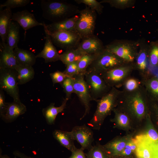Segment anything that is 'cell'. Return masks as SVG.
I'll return each instance as SVG.
<instances>
[{
  "mask_svg": "<svg viewBox=\"0 0 158 158\" xmlns=\"http://www.w3.org/2000/svg\"><path fill=\"white\" fill-rule=\"evenodd\" d=\"M117 106V108L138 121L145 118L150 113L148 96L142 84L133 91L122 90Z\"/></svg>",
  "mask_w": 158,
  "mask_h": 158,
  "instance_id": "6da1fadb",
  "label": "cell"
},
{
  "mask_svg": "<svg viewBox=\"0 0 158 158\" xmlns=\"http://www.w3.org/2000/svg\"><path fill=\"white\" fill-rule=\"evenodd\" d=\"M40 6L43 17L52 23L71 18L80 11L76 6L63 1L42 0Z\"/></svg>",
  "mask_w": 158,
  "mask_h": 158,
  "instance_id": "7a4b0ae2",
  "label": "cell"
},
{
  "mask_svg": "<svg viewBox=\"0 0 158 158\" xmlns=\"http://www.w3.org/2000/svg\"><path fill=\"white\" fill-rule=\"evenodd\" d=\"M121 91L117 88L112 87L107 93L95 101L97 103L96 110L88 123L92 129L99 130L105 118L117 106Z\"/></svg>",
  "mask_w": 158,
  "mask_h": 158,
  "instance_id": "3957f363",
  "label": "cell"
},
{
  "mask_svg": "<svg viewBox=\"0 0 158 158\" xmlns=\"http://www.w3.org/2000/svg\"><path fill=\"white\" fill-rule=\"evenodd\" d=\"M138 40H116L105 46V49L126 63H134L139 49Z\"/></svg>",
  "mask_w": 158,
  "mask_h": 158,
  "instance_id": "277c9868",
  "label": "cell"
},
{
  "mask_svg": "<svg viewBox=\"0 0 158 158\" xmlns=\"http://www.w3.org/2000/svg\"><path fill=\"white\" fill-rule=\"evenodd\" d=\"M96 13L87 6L80 11L78 18L75 23V29L82 39L94 35Z\"/></svg>",
  "mask_w": 158,
  "mask_h": 158,
  "instance_id": "5b68a950",
  "label": "cell"
},
{
  "mask_svg": "<svg viewBox=\"0 0 158 158\" xmlns=\"http://www.w3.org/2000/svg\"><path fill=\"white\" fill-rule=\"evenodd\" d=\"M85 79L88 88L92 101H96L107 93L111 88L100 74L87 70Z\"/></svg>",
  "mask_w": 158,
  "mask_h": 158,
  "instance_id": "8992f818",
  "label": "cell"
},
{
  "mask_svg": "<svg viewBox=\"0 0 158 158\" xmlns=\"http://www.w3.org/2000/svg\"><path fill=\"white\" fill-rule=\"evenodd\" d=\"M126 63L115 54L105 49L97 56L87 70L101 74Z\"/></svg>",
  "mask_w": 158,
  "mask_h": 158,
  "instance_id": "52a82bcc",
  "label": "cell"
},
{
  "mask_svg": "<svg viewBox=\"0 0 158 158\" xmlns=\"http://www.w3.org/2000/svg\"><path fill=\"white\" fill-rule=\"evenodd\" d=\"M135 69L134 63H126L100 74L109 86L117 88L123 85Z\"/></svg>",
  "mask_w": 158,
  "mask_h": 158,
  "instance_id": "ba28073f",
  "label": "cell"
},
{
  "mask_svg": "<svg viewBox=\"0 0 158 158\" xmlns=\"http://www.w3.org/2000/svg\"><path fill=\"white\" fill-rule=\"evenodd\" d=\"M16 72L15 69L0 68V87L14 102L20 103Z\"/></svg>",
  "mask_w": 158,
  "mask_h": 158,
  "instance_id": "9c48e42d",
  "label": "cell"
},
{
  "mask_svg": "<svg viewBox=\"0 0 158 158\" xmlns=\"http://www.w3.org/2000/svg\"><path fill=\"white\" fill-rule=\"evenodd\" d=\"M44 28V30L49 35L54 44L65 50L78 48L82 39L76 32L64 31L50 32Z\"/></svg>",
  "mask_w": 158,
  "mask_h": 158,
  "instance_id": "30bf717a",
  "label": "cell"
},
{
  "mask_svg": "<svg viewBox=\"0 0 158 158\" xmlns=\"http://www.w3.org/2000/svg\"><path fill=\"white\" fill-rule=\"evenodd\" d=\"M73 78L74 93L77 95L85 108L84 113L80 118L81 120L89 114L92 99L85 79V75L78 74Z\"/></svg>",
  "mask_w": 158,
  "mask_h": 158,
  "instance_id": "8fae6325",
  "label": "cell"
},
{
  "mask_svg": "<svg viewBox=\"0 0 158 158\" xmlns=\"http://www.w3.org/2000/svg\"><path fill=\"white\" fill-rule=\"evenodd\" d=\"M137 145L135 150L138 158H157L158 143L150 139L145 134L136 136L134 138Z\"/></svg>",
  "mask_w": 158,
  "mask_h": 158,
  "instance_id": "7c38bea8",
  "label": "cell"
},
{
  "mask_svg": "<svg viewBox=\"0 0 158 158\" xmlns=\"http://www.w3.org/2000/svg\"><path fill=\"white\" fill-rule=\"evenodd\" d=\"M138 40L139 49L134 62L135 68L139 71L144 78L150 75L149 72L150 66L149 57V44L144 39Z\"/></svg>",
  "mask_w": 158,
  "mask_h": 158,
  "instance_id": "4fadbf2b",
  "label": "cell"
},
{
  "mask_svg": "<svg viewBox=\"0 0 158 158\" xmlns=\"http://www.w3.org/2000/svg\"><path fill=\"white\" fill-rule=\"evenodd\" d=\"M71 132L74 140H76L84 150H90L94 140L93 131L85 124L73 127Z\"/></svg>",
  "mask_w": 158,
  "mask_h": 158,
  "instance_id": "5bb4252c",
  "label": "cell"
},
{
  "mask_svg": "<svg viewBox=\"0 0 158 158\" xmlns=\"http://www.w3.org/2000/svg\"><path fill=\"white\" fill-rule=\"evenodd\" d=\"M132 135H128L123 137H117L102 145L107 154L111 158H114L119 155L130 140Z\"/></svg>",
  "mask_w": 158,
  "mask_h": 158,
  "instance_id": "9a60e30c",
  "label": "cell"
},
{
  "mask_svg": "<svg viewBox=\"0 0 158 158\" xmlns=\"http://www.w3.org/2000/svg\"><path fill=\"white\" fill-rule=\"evenodd\" d=\"M78 47L88 54H99L105 49L102 42L94 35L82 39Z\"/></svg>",
  "mask_w": 158,
  "mask_h": 158,
  "instance_id": "2e32d148",
  "label": "cell"
},
{
  "mask_svg": "<svg viewBox=\"0 0 158 158\" xmlns=\"http://www.w3.org/2000/svg\"><path fill=\"white\" fill-rule=\"evenodd\" d=\"M12 20L17 23L25 31L33 27L44 25L36 20L33 14L26 10L13 13Z\"/></svg>",
  "mask_w": 158,
  "mask_h": 158,
  "instance_id": "e0dca14e",
  "label": "cell"
},
{
  "mask_svg": "<svg viewBox=\"0 0 158 158\" xmlns=\"http://www.w3.org/2000/svg\"><path fill=\"white\" fill-rule=\"evenodd\" d=\"M45 40L42 51L36 56V58H43L46 63L54 62L60 60L59 54L53 44L48 33L44 30Z\"/></svg>",
  "mask_w": 158,
  "mask_h": 158,
  "instance_id": "ac0fdd59",
  "label": "cell"
},
{
  "mask_svg": "<svg viewBox=\"0 0 158 158\" xmlns=\"http://www.w3.org/2000/svg\"><path fill=\"white\" fill-rule=\"evenodd\" d=\"M26 111L25 106L22 102L14 101L7 102L5 112L1 118L5 123H11L16 120L19 116L25 113Z\"/></svg>",
  "mask_w": 158,
  "mask_h": 158,
  "instance_id": "d6986e66",
  "label": "cell"
},
{
  "mask_svg": "<svg viewBox=\"0 0 158 158\" xmlns=\"http://www.w3.org/2000/svg\"><path fill=\"white\" fill-rule=\"evenodd\" d=\"M1 48L0 68L16 69L19 65L15 56L14 50L10 49L6 44H2Z\"/></svg>",
  "mask_w": 158,
  "mask_h": 158,
  "instance_id": "ffe728a7",
  "label": "cell"
},
{
  "mask_svg": "<svg viewBox=\"0 0 158 158\" xmlns=\"http://www.w3.org/2000/svg\"><path fill=\"white\" fill-rule=\"evenodd\" d=\"M78 15H75L63 20L49 24L43 23V27L50 32L64 31L76 32L75 26Z\"/></svg>",
  "mask_w": 158,
  "mask_h": 158,
  "instance_id": "44dd1931",
  "label": "cell"
},
{
  "mask_svg": "<svg viewBox=\"0 0 158 158\" xmlns=\"http://www.w3.org/2000/svg\"><path fill=\"white\" fill-rule=\"evenodd\" d=\"M141 81L148 98L158 104V77L150 75Z\"/></svg>",
  "mask_w": 158,
  "mask_h": 158,
  "instance_id": "7402d4cb",
  "label": "cell"
},
{
  "mask_svg": "<svg viewBox=\"0 0 158 158\" xmlns=\"http://www.w3.org/2000/svg\"><path fill=\"white\" fill-rule=\"evenodd\" d=\"M68 100L65 98L59 107H56L54 106L55 103H51L48 106L42 109L43 115L48 124L53 125L55 123L57 116L63 111Z\"/></svg>",
  "mask_w": 158,
  "mask_h": 158,
  "instance_id": "603a6c76",
  "label": "cell"
},
{
  "mask_svg": "<svg viewBox=\"0 0 158 158\" xmlns=\"http://www.w3.org/2000/svg\"><path fill=\"white\" fill-rule=\"evenodd\" d=\"M13 14L11 9L6 8L0 11V36L2 44L6 43L7 33Z\"/></svg>",
  "mask_w": 158,
  "mask_h": 158,
  "instance_id": "cb8c5ba5",
  "label": "cell"
},
{
  "mask_svg": "<svg viewBox=\"0 0 158 158\" xmlns=\"http://www.w3.org/2000/svg\"><path fill=\"white\" fill-rule=\"evenodd\" d=\"M54 138L61 145L72 152L77 148L71 131H66L59 130H55L52 133Z\"/></svg>",
  "mask_w": 158,
  "mask_h": 158,
  "instance_id": "d4e9b609",
  "label": "cell"
},
{
  "mask_svg": "<svg viewBox=\"0 0 158 158\" xmlns=\"http://www.w3.org/2000/svg\"><path fill=\"white\" fill-rule=\"evenodd\" d=\"M14 52L19 65L32 66L35 63L37 58L32 52L18 47L14 49Z\"/></svg>",
  "mask_w": 158,
  "mask_h": 158,
  "instance_id": "484cf974",
  "label": "cell"
},
{
  "mask_svg": "<svg viewBox=\"0 0 158 158\" xmlns=\"http://www.w3.org/2000/svg\"><path fill=\"white\" fill-rule=\"evenodd\" d=\"M114 114V117L110 120L114 123V128L127 130L130 127V117L126 113L117 108L113 110Z\"/></svg>",
  "mask_w": 158,
  "mask_h": 158,
  "instance_id": "4316f807",
  "label": "cell"
},
{
  "mask_svg": "<svg viewBox=\"0 0 158 158\" xmlns=\"http://www.w3.org/2000/svg\"><path fill=\"white\" fill-rule=\"evenodd\" d=\"M20 39V27L16 22L11 21L7 33L6 44L10 49L14 50L18 47Z\"/></svg>",
  "mask_w": 158,
  "mask_h": 158,
  "instance_id": "83f0119b",
  "label": "cell"
},
{
  "mask_svg": "<svg viewBox=\"0 0 158 158\" xmlns=\"http://www.w3.org/2000/svg\"><path fill=\"white\" fill-rule=\"evenodd\" d=\"M15 70L18 85L25 84L34 78L35 72L32 66L18 65Z\"/></svg>",
  "mask_w": 158,
  "mask_h": 158,
  "instance_id": "f1b7e54d",
  "label": "cell"
},
{
  "mask_svg": "<svg viewBox=\"0 0 158 158\" xmlns=\"http://www.w3.org/2000/svg\"><path fill=\"white\" fill-rule=\"evenodd\" d=\"M85 54L78 47L67 50L60 54V61L65 65L72 63L78 62Z\"/></svg>",
  "mask_w": 158,
  "mask_h": 158,
  "instance_id": "f546056e",
  "label": "cell"
},
{
  "mask_svg": "<svg viewBox=\"0 0 158 158\" xmlns=\"http://www.w3.org/2000/svg\"><path fill=\"white\" fill-rule=\"evenodd\" d=\"M98 55L88 54H84L78 62L79 74L85 75L88 68Z\"/></svg>",
  "mask_w": 158,
  "mask_h": 158,
  "instance_id": "4dcf8cb0",
  "label": "cell"
},
{
  "mask_svg": "<svg viewBox=\"0 0 158 158\" xmlns=\"http://www.w3.org/2000/svg\"><path fill=\"white\" fill-rule=\"evenodd\" d=\"M101 4L107 3L112 7L123 9L133 7L135 5V0H103L100 1Z\"/></svg>",
  "mask_w": 158,
  "mask_h": 158,
  "instance_id": "1f68e13d",
  "label": "cell"
},
{
  "mask_svg": "<svg viewBox=\"0 0 158 158\" xmlns=\"http://www.w3.org/2000/svg\"><path fill=\"white\" fill-rule=\"evenodd\" d=\"M145 134L154 142L158 143V133L152 123L150 113L145 118Z\"/></svg>",
  "mask_w": 158,
  "mask_h": 158,
  "instance_id": "d6a6232c",
  "label": "cell"
},
{
  "mask_svg": "<svg viewBox=\"0 0 158 158\" xmlns=\"http://www.w3.org/2000/svg\"><path fill=\"white\" fill-rule=\"evenodd\" d=\"M85 153L87 158H111L106 153L99 142Z\"/></svg>",
  "mask_w": 158,
  "mask_h": 158,
  "instance_id": "836d02e7",
  "label": "cell"
},
{
  "mask_svg": "<svg viewBox=\"0 0 158 158\" xmlns=\"http://www.w3.org/2000/svg\"><path fill=\"white\" fill-rule=\"evenodd\" d=\"M149 57L150 66L158 68V40L149 44Z\"/></svg>",
  "mask_w": 158,
  "mask_h": 158,
  "instance_id": "e575fe53",
  "label": "cell"
},
{
  "mask_svg": "<svg viewBox=\"0 0 158 158\" xmlns=\"http://www.w3.org/2000/svg\"><path fill=\"white\" fill-rule=\"evenodd\" d=\"M141 81L135 78L130 77L127 78L123 85V91L131 92L138 88L142 85Z\"/></svg>",
  "mask_w": 158,
  "mask_h": 158,
  "instance_id": "d590c367",
  "label": "cell"
},
{
  "mask_svg": "<svg viewBox=\"0 0 158 158\" xmlns=\"http://www.w3.org/2000/svg\"><path fill=\"white\" fill-rule=\"evenodd\" d=\"M78 4H83L96 11L99 14L103 12L104 6L99 2L96 0H75Z\"/></svg>",
  "mask_w": 158,
  "mask_h": 158,
  "instance_id": "8d00e7d4",
  "label": "cell"
},
{
  "mask_svg": "<svg viewBox=\"0 0 158 158\" xmlns=\"http://www.w3.org/2000/svg\"><path fill=\"white\" fill-rule=\"evenodd\" d=\"M60 84L66 94L65 98L69 100L72 94L74 93L73 78L67 77Z\"/></svg>",
  "mask_w": 158,
  "mask_h": 158,
  "instance_id": "74e56055",
  "label": "cell"
},
{
  "mask_svg": "<svg viewBox=\"0 0 158 158\" xmlns=\"http://www.w3.org/2000/svg\"><path fill=\"white\" fill-rule=\"evenodd\" d=\"M29 0H7L1 4V8L6 7L10 9L24 6L30 2Z\"/></svg>",
  "mask_w": 158,
  "mask_h": 158,
  "instance_id": "f35d334b",
  "label": "cell"
},
{
  "mask_svg": "<svg viewBox=\"0 0 158 158\" xmlns=\"http://www.w3.org/2000/svg\"><path fill=\"white\" fill-rule=\"evenodd\" d=\"M65 66L66 68L63 72L67 77L73 78L79 74L78 62L72 63Z\"/></svg>",
  "mask_w": 158,
  "mask_h": 158,
  "instance_id": "ab89813d",
  "label": "cell"
},
{
  "mask_svg": "<svg viewBox=\"0 0 158 158\" xmlns=\"http://www.w3.org/2000/svg\"><path fill=\"white\" fill-rule=\"evenodd\" d=\"M53 86L57 83L61 84L67 77L63 72L57 71L50 74Z\"/></svg>",
  "mask_w": 158,
  "mask_h": 158,
  "instance_id": "60d3db41",
  "label": "cell"
},
{
  "mask_svg": "<svg viewBox=\"0 0 158 158\" xmlns=\"http://www.w3.org/2000/svg\"><path fill=\"white\" fill-rule=\"evenodd\" d=\"M148 99L150 113L158 121V104L150 100L148 98Z\"/></svg>",
  "mask_w": 158,
  "mask_h": 158,
  "instance_id": "b9f144b4",
  "label": "cell"
},
{
  "mask_svg": "<svg viewBox=\"0 0 158 158\" xmlns=\"http://www.w3.org/2000/svg\"><path fill=\"white\" fill-rule=\"evenodd\" d=\"M7 102H5V96L3 90L0 89V116L4 113L6 109Z\"/></svg>",
  "mask_w": 158,
  "mask_h": 158,
  "instance_id": "7bdbcfd3",
  "label": "cell"
},
{
  "mask_svg": "<svg viewBox=\"0 0 158 158\" xmlns=\"http://www.w3.org/2000/svg\"><path fill=\"white\" fill-rule=\"evenodd\" d=\"M71 152V155L67 158H87L84 150L81 148L79 149L76 148Z\"/></svg>",
  "mask_w": 158,
  "mask_h": 158,
  "instance_id": "ee69618b",
  "label": "cell"
},
{
  "mask_svg": "<svg viewBox=\"0 0 158 158\" xmlns=\"http://www.w3.org/2000/svg\"><path fill=\"white\" fill-rule=\"evenodd\" d=\"M125 148L128 149L132 150L133 152L135 151L137 148V145L134 138H132L130 140L126 145Z\"/></svg>",
  "mask_w": 158,
  "mask_h": 158,
  "instance_id": "f6af8a7d",
  "label": "cell"
},
{
  "mask_svg": "<svg viewBox=\"0 0 158 158\" xmlns=\"http://www.w3.org/2000/svg\"><path fill=\"white\" fill-rule=\"evenodd\" d=\"M13 154L15 156L19 158H34L32 157L28 156L24 153L18 150H16L13 151Z\"/></svg>",
  "mask_w": 158,
  "mask_h": 158,
  "instance_id": "bcb514c9",
  "label": "cell"
},
{
  "mask_svg": "<svg viewBox=\"0 0 158 158\" xmlns=\"http://www.w3.org/2000/svg\"><path fill=\"white\" fill-rule=\"evenodd\" d=\"M133 152L128 148H125L121 152L120 155L123 156H128L131 154Z\"/></svg>",
  "mask_w": 158,
  "mask_h": 158,
  "instance_id": "7dc6e473",
  "label": "cell"
},
{
  "mask_svg": "<svg viewBox=\"0 0 158 158\" xmlns=\"http://www.w3.org/2000/svg\"><path fill=\"white\" fill-rule=\"evenodd\" d=\"M2 152L0 150V158H11L7 154L2 155Z\"/></svg>",
  "mask_w": 158,
  "mask_h": 158,
  "instance_id": "c3c4849f",
  "label": "cell"
},
{
  "mask_svg": "<svg viewBox=\"0 0 158 158\" xmlns=\"http://www.w3.org/2000/svg\"><path fill=\"white\" fill-rule=\"evenodd\" d=\"M14 158H18L17 157L15 156Z\"/></svg>",
  "mask_w": 158,
  "mask_h": 158,
  "instance_id": "681fc988",
  "label": "cell"
},
{
  "mask_svg": "<svg viewBox=\"0 0 158 158\" xmlns=\"http://www.w3.org/2000/svg\"><path fill=\"white\" fill-rule=\"evenodd\" d=\"M157 32L158 33V28L157 29Z\"/></svg>",
  "mask_w": 158,
  "mask_h": 158,
  "instance_id": "f907efd6",
  "label": "cell"
}]
</instances>
